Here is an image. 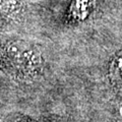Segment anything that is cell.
Segmentation results:
<instances>
[{
  "mask_svg": "<svg viewBox=\"0 0 122 122\" xmlns=\"http://www.w3.org/2000/svg\"><path fill=\"white\" fill-rule=\"evenodd\" d=\"M4 61L8 66L24 75L37 74L43 59L35 47L24 41H10L3 49Z\"/></svg>",
  "mask_w": 122,
  "mask_h": 122,
  "instance_id": "cell-1",
  "label": "cell"
},
{
  "mask_svg": "<svg viewBox=\"0 0 122 122\" xmlns=\"http://www.w3.org/2000/svg\"><path fill=\"white\" fill-rule=\"evenodd\" d=\"M95 0H73L68 9V17L73 20H85Z\"/></svg>",
  "mask_w": 122,
  "mask_h": 122,
  "instance_id": "cell-2",
  "label": "cell"
},
{
  "mask_svg": "<svg viewBox=\"0 0 122 122\" xmlns=\"http://www.w3.org/2000/svg\"><path fill=\"white\" fill-rule=\"evenodd\" d=\"M109 78L114 86L122 87V51L113 57L108 67Z\"/></svg>",
  "mask_w": 122,
  "mask_h": 122,
  "instance_id": "cell-3",
  "label": "cell"
},
{
  "mask_svg": "<svg viewBox=\"0 0 122 122\" xmlns=\"http://www.w3.org/2000/svg\"><path fill=\"white\" fill-rule=\"evenodd\" d=\"M22 10L21 0H1V12L3 20H11Z\"/></svg>",
  "mask_w": 122,
  "mask_h": 122,
  "instance_id": "cell-4",
  "label": "cell"
}]
</instances>
